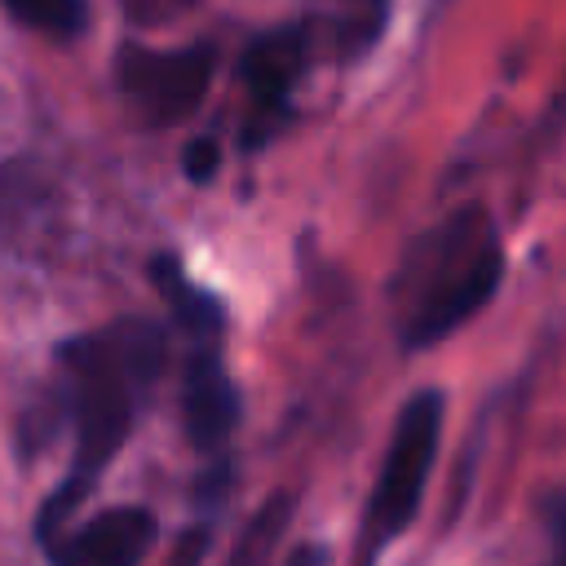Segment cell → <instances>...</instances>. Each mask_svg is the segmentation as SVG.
Masks as SVG:
<instances>
[{
    "mask_svg": "<svg viewBox=\"0 0 566 566\" xmlns=\"http://www.w3.org/2000/svg\"><path fill=\"white\" fill-rule=\"evenodd\" d=\"M66 358L75 376V460L66 486L44 504V526L62 522L119 451L133 424V398L164 363V340L150 323H119L84 336L66 349Z\"/></svg>",
    "mask_w": 566,
    "mask_h": 566,
    "instance_id": "1",
    "label": "cell"
},
{
    "mask_svg": "<svg viewBox=\"0 0 566 566\" xmlns=\"http://www.w3.org/2000/svg\"><path fill=\"white\" fill-rule=\"evenodd\" d=\"M500 283V243L482 212L455 217L424 252L420 287L407 314V345H433L460 327Z\"/></svg>",
    "mask_w": 566,
    "mask_h": 566,
    "instance_id": "2",
    "label": "cell"
},
{
    "mask_svg": "<svg viewBox=\"0 0 566 566\" xmlns=\"http://www.w3.org/2000/svg\"><path fill=\"white\" fill-rule=\"evenodd\" d=\"M438 433H442V394L424 389L402 407V416L389 433V451H385V464H380V478L371 491V509H367V548L398 535L416 517L424 478L438 455Z\"/></svg>",
    "mask_w": 566,
    "mask_h": 566,
    "instance_id": "3",
    "label": "cell"
},
{
    "mask_svg": "<svg viewBox=\"0 0 566 566\" xmlns=\"http://www.w3.org/2000/svg\"><path fill=\"white\" fill-rule=\"evenodd\" d=\"M212 80V53L208 49H172V53H155V49H128L119 57V84L124 93L155 119V124H172L181 115H190Z\"/></svg>",
    "mask_w": 566,
    "mask_h": 566,
    "instance_id": "4",
    "label": "cell"
},
{
    "mask_svg": "<svg viewBox=\"0 0 566 566\" xmlns=\"http://www.w3.org/2000/svg\"><path fill=\"white\" fill-rule=\"evenodd\" d=\"M155 544V517L146 509H106L57 548V566H142Z\"/></svg>",
    "mask_w": 566,
    "mask_h": 566,
    "instance_id": "5",
    "label": "cell"
},
{
    "mask_svg": "<svg viewBox=\"0 0 566 566\" xmlns=\"http://www.w3.org/2000/svg\"><path fill=\"white\" fill-rule=\"evenodd\" d=\"M239 420V394L212 354H199L186 371V433L195 447H217Z\"/></svg>",
    "mask_w": 566,
    "mask_h": 566,
    "instance_id": "6",
    "label": "cell"
},
{
    "mask_svg": "<svg viewBox=\"0 0 566 566\" xmlns=\"http://www.w3.org/2000/svg\"><path fill=\"white\" fill-rule=\"evenodd\" d=\"M301 57H305V35L292 27V31H270L261 35L248 53H243V80L252 88L256 102L274 106L287 97L296 71H301Z\"/></svg>",
    "mask_w": 566,
    "mask_h": 566,
    "instance_id": "7",
    "label": "cell"
},
{
    "mask_svg": "<svg viewBox=\"0 0 566 566\" xmlns=\"http://www.w3.org/2000/svg\"><path fill=\"white\" fill-rule=\"evenodd\" d=\"M4 9L22 27H31L40 35H53V40H75L88 27L84 0H4Z\"/></svg>",
    "mask_w": 566,
    "mask_h": 566,
    "instance_id": "8",
    "label": "cell"
},
{
    "mask_svg": "<svg viewBox=\"0 0 566 566\" xmlns=\"http://www.w3.org/2000/svg\"><path fill=\"white\" fill-rule=\"evenodd\" d=\"M35 168L27 164H0V239H22L35 212Z\"/></svg>",
    "mask_w": 566,
    "mask_h": 566,
    "instance_id": "9",
    "label": "cell"
},
{
    "mask_svg": "<svg viewBox=\"0 0 566 566\" xmlns=\"http://www.w3.org/2000/svg\"><path fill=\"white\" fill-rule=\"evenodd\" d=\"M159 279H164V287H168V296H172V305L181 310V318L190 323V327H199V332H208V327H217V305H212V296H203V292H195L177 270H172V261H164V270H155Z\"/></svg>",
    "mask_w": 566,
    "mask_h": 566,
    "instance_id": "10",
    "label": "cell"
},
{
    "mask_svg": "<svg viewBox=\"0 0 566 566\" xmlns=\"http://www.w3.org/2000/svg\"><path fill=\"white\" fill-rule=\"evenodd\" d=\"M217 164H221V150H217L212 137H195V142L186 146V155H181V168H186L190 181H212Z\"/></svg>",
    "mask_w": 566,
    "mask_h": 566,
    "instance_id": "11",
    "label": "cell"
},
{
    "mask_svg": "<svg viewBox=\"0 0 566 566\" xmlns=\"http://www.w3.org/2000/svg\"><path fill=\"white\" fill-rule=\"evenodd\" d=\"M203 548H208V531H186V535L177 539V548L168 553L164 566H199V562H203Z\"/></svg>",
    "mask_w": 566,
    "mask_h": 566,
    "instance_id": "12",
    "label": "cell"
},
{
    "mask_svg": "<svg viewBox=\"0 0 566 566\" xmlns=\"http://www.w3.org/2000/svg\"><path fill=\"white\" fill-rule=\"evenodd\" d=\"M283 566H327V553L318 544H301V548H292V557Z\"/></svg>",
    "mask_w": 566,
    "mask_h": 566,
    "instance_id": "13",
    "label": "cell"
},
{
    "mask_svg": "<svg viewBox=\"0 0 566 566\" xmlns=\"http://www.w3.org/2000/svg\"><path fill=\"white\" fill-rule=\"evenodd\" d=\"M557 566H566V553H562V562H557Z\"/></svg>",
    "mask_w": 566,
    "mask_h": 566,
    "instance_id": "14",
    "label": "cell"
}]
</instances>
